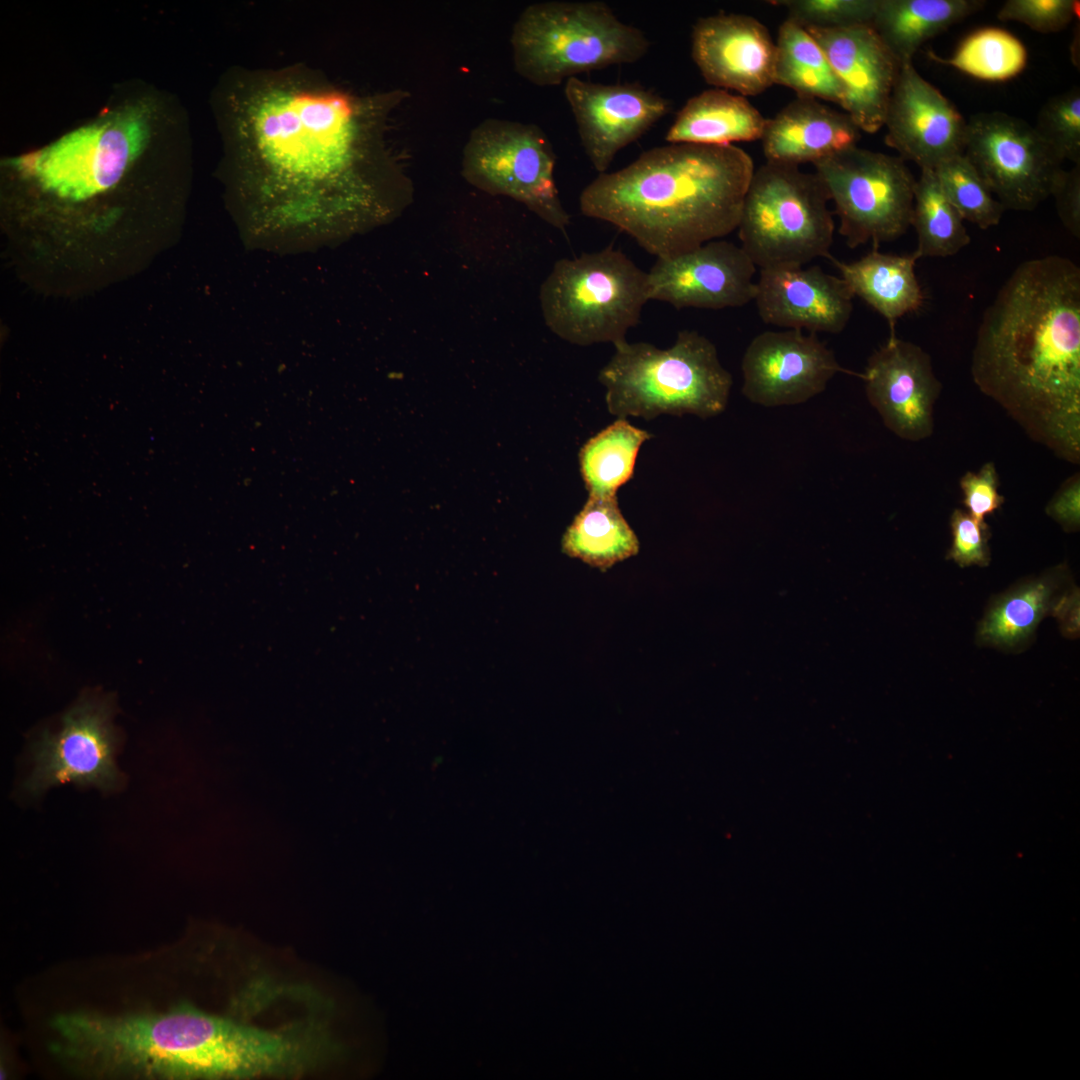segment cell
<instances>
[{
	"label": "cell",
	"instance_id": "6da1fadb",
	"mask_svg": "<svg viewBox=\"0 0 1080 1080\" xmlns=\"http://www.w3.org/2000/svg\"><path fill=\"white\" fill-rule=\"evenodd\" d=\"M409 93L361 94L301 68L228 76L218 96L225 157L287 194L327 190L346 227L392 220L412 201L399 116Z\"/></svg>",
	"mask_w": 1080,
	"mask_h": 1080
},
{
	"label": "cell",
	"instance_id": "7a4b0ae2",
	"mask_svg": "<svg viewBox=\"0 0 1080 1080\" xmlns=\"http://www.w3.org/2000/svg\"><path fill=\"white\" fill-rule=\"evenodd\" d=\"M971 375L1034 441L1080 462V268L1048 255L1012 272L982 317Z\"/></svg>",
	"mask_w": 1080,
	"mask_h": 1080
},
{
	"label": "cell",
	"instance_id": "3957f363",
	"mask_svg": "<svg viewBox=\"0 0 1080 1080\" xmlns=\"http://www.w3.org/2000/svg\"><path fill=\"white\" fill-rule=\"evenodd\" d=\"M754 171L749 154L735 145L659 146L599 174L582 190L579 206L667 258L736 230Z\"/></svg>",
	"mask_w": 1080,
	"mask_h": 1080
},
{
	"label": "cell",
	"instance_id": "277c9868",
	"mask_svg": "<svg viewBox=\"0 0 1080 1080\" xmlns=\"http://www.w3.org/2000/svg\"><path fill=\"white\" fill-rule=\"evenodd\" d=\"M600 370L609 413L653 419L661 414L708 418L728 403L732 376L722 366L715 345L694 330H682L672 346L661 349L627 340Z\"/></svg>",
	"mask_w": 1080,
	"mask_h": 1080
},
{
	"label": "cell",
	"instance_id": "5b68a950",
	"mask_svg": "<svg viewBox=\"0 0 1080 1080\" xmlns=\"http://www.w3.org/2000/svg\"><path fill=\"white\" fill-rule=\"evenodd\" d=\"M511 46L516 72L537 86L642 59L650 41L602 1H546L516 20Z\"/></svg>",
	"mask_w": 1080,
	"mask_h": 1080
},
{
	"label": "cell",
	"instance_id": "8992f818",
	"mask_svg": "<svg viewBox=\"0 0 1080 1080\" xmlns=\"http://www.w3.org/2000/svg\"><path fill=\"white\" fill-rule=\"evenodd\" d=\"M648 301L647 273L613 247L557 261L540 289L547 327L579 346L625 341Z\"/></svg>",
	"mask_w": 1080,
	"mask_h": 1080
},
{
	"label": "cell",
	"instance_id": "52a82bcc",
	"mask_svg": "<svg viewBox=\"0 0 1080 1080\" xmlns=\"http://www.w3.org/2000/svg\"><path fill=\"white\" fill-rule=\"evenodd\" d=\"M829 202L815 173L767 162L754 171L744 198L740 246L760 269L829 257L835 230Z\"/></svg>",
	"mask_w": 1080,
	"mask_h": 1080
},
{
	"label": "cell",
	"instance_id": "ba28073f",
	"mask_svg": "<svg viewBox=\"0 0 1080 1080\" xmlns=\"http://www.w3.org/2000/svg\"><path fill=\"white\" fill-rule=\"evenodd\" d=\"M813 165L850 248H876L911 227L916 179L899 156L855 146Z\"/></svg>",
	"mask_w": 1080,
	"mask_h": 1080
},
{
	"label": "cell",
	"instance_id": "9c48e42d",
	"mask_svg": "<svg viewBox=\"0 0 1080 1080\" xmlns=\"http://www.w3.org/2000/svg\"><path fill=\"white\" fill-rule=\"evenodd\" d=\"M556 155L536 124L489 118L470 133L462 175L473 186L508 196L561 231L570 223L554 180Z\"/></svg>",
	"mask_w": 1080,
	"mask_h": 1080
},
{
	"label": "cell",
	"instance_id": "30bf717a",
	"mask_svg": "<svg viewBox=\"0 0 1080 1080\" xmlns=\"http://www.w3.org/2000/svg\"><path fill=\"white\" fill-rule=\"evenodd\" d=\"M963 153L1006 210L1037 208L1062 168L1032 125L1001 111L970 116Z\"/></svg>",
	"mask_w": 1080,
	"mask_h": 1080
},
{
	"label": "cell",
	"instance_id": "8fae6325",
	"mask_svg": "<svg viewBox=\"0 0 1080 1080\" xmlns=\"http://www.w3.org/2000/svg\"><path fill=\"white\" fill-rule=\"evenodd\" d=\"M107 698L82 696L63 716L59 732L40 731L31 743L34 768L25 790L39 795L51 786L73 782L101 790L119 780L114 762L117 732Z\"/></svg>",
	"mask_w": 1080,
	"mask_h": 1080
},
{
	"label": "cell",
	"instance_id": "7c38bea8",
	"mask_svg": "<svg viewBox=\"0 0 1080 1080\" xmlns=\"http://www.w3.org/2000/svg\"><path fill=\"white\" fill-rule=\"evenodd\" d=\"M756 266L743 248L712 240L667 258L647 272L648 298L676 309L719 310L753 301Z\"/></svg>",
	"mask_w": 1080,
	"mask_h": 1080
},
{
	"label": "cell",
	"instance_id": "4fadbf2b",
	"mask_svg": "<svg viewBox=\"0 0 1080 1080\" xmlns=\"http://www.w3.org/2000/svg\"><path fill=\"white\" fill-rule=\"evenodd\" d=\"M565 97L591 165L605 173L617 153L649 131L672 108L669 99L638 83L565 82Z\"/></svg>",
	"mask_w": 1080,
	"mask_h": 1080
},
{
	"label": "cell",
	"instance_id": "5bb4252c",
	"mask_svg": "<svg viewBox=\"0 0 1080 1080\" xmlns=\"http://www.w3.org/2000/svg\"><path fill=\"white\" fill-rule=\"evenodd\" d=\"M742 393L765 407L803 403L826 389L842 367L815 334L766 331L747 346L741 363Z\"/></svg>",
	"mask_w": 1080,
	"mask_h": 1080
},
{
	"label": "cell",
	"instance_id": "9a60e30c",
	"mask_svg": "<svg viewBox=\"0 0 1080 1080\" xmlns=\"http://www.w3.org/2000/svg\"><path fill=\"white\" fill-rule=\"evenodd\" d=\"M884 126L886 145L921 169L964 152L967 120L913 63L900 67Z\"/></svg>",
	"mask_w": 1080,
	"mask_h": 1080
},
{
	"label": "cell",
	"instance_id": "2e32d148",
	"mask_svg": "<svg viewBox=\"0 0 1080 1080\" xmlns=\"http://www.w3.org/2000/svg\"><path fill=\"white\" fill-rule=\"evenodd\" d=\"M862 378L870 404L889 430L909 441L932 434L942 386L921 347L891 334L869 357Z\"/></svg>",
	"mask_w": 1080,
	"mask_h": 1080
},
{
	"label": "cell",
	"instance_id": "e0dca14e",
	"mask_svg": "<svg viewBox=\"0 0 1080 1080\" xmlns=\"http://www.w3.org/2000/svg\"><path fill=\"white\" fill-rule=\"evenodd\" d=\"M691 55L704 80L716 88L746 97L774 85L776 43L751 16L720 13L698 19Z\"/></svg>",
	"mask_w": 1080,
	"mask_h": 1080
},
{
	"label": "cell",
	"instance_id": "ac0fdd59",
	"mask_svg": "<svg viewBox=\"0 0 1080 1080\" xmlns=\"http://www.w3.org/2000/svg\"><path fill=\"white\" fill-rule=\"evenodd\" d=\"M806 29L838 78L840 106L862 132H878L884 126L900 63L871 25Z\"/></svg>",
	"mask_w": 1080,
	"mask_h": 1080
},
{
	"label": "cell",
	"instance_id": "d6986e66",
	"mask_svg": "<svg viewBox=\"0 0 1080 1080\" xmlns=\"http://www.w3.org/2000/svg\"><path fill=\"white\" fill-rule=\"evenodd\" d=\"M853 298L841 277L818 266H791L760 269L753 301L766 324L838 334L851 318Z\"/></svg>",
	"mask_w": 1080,
	"mask_h": 1080
},
{
	"label": "cell",
	"instance_id": "ffe728a7",
	"mask_svg": "<svg viewBox=\"0 0 1080 1080\" xmlns=\"http://www.w3.org/2000/svg\"><path fill=\"white\" fill-rule=\"evenodd\" d=\"M861 132L846 113L797 96L767 119L760 140L767 162L799 167L857 146Z\"/></svg>",
	"mask_w": 1080,
	"mask_h": 1080
},
{
	"label": "cell",
	"instance_id": "44dd1931",
	"mask_svg": "<svg viewBox=\"0 0 1080 1080\" xmlns=\"http://www.w3.org/2000/svg\"><path fill=\"white\" fill-rule=\"evenodd\" d=\"M767 119L742 95L714 88L687 100L665 139L670 144L726 146L760 140Z\"/></svg>",
	"mask_w": 1080,
	"mask_h": 1080
},
{
	"label": "cell",
	"instance_id": "7402d4cb",
	"mask_svg": "<svg viewBox=\"0 0 1080 1080\" xmlns=\"http://www.w3.org/2000/svg\"><path fill=\"white\" fill-rule=\"evenodd\" d=\"M853 296H858L885 318L894 334L898 319L915 312L924 294L915 274V253L894 255L876 248L854 262L828 257Z\"/></svg>",
	"mask_w": 1080,
	"mask_h": 1080
},
{
	"label": "cell",
	"instance_id": "603a6c76",
	"mask_svg": "<svg viewBox=\"0 0 1080 1080\" xmlns=\"http://www.w3.org/2000/svg\"><path fill=\"white\" fill-rule=\"evenodd\" d=\"M981 0H878L871 23L900 65L929 39L983 8Z\"/></svg>",
	"mask_w": 1080,
	"mask_h": 1080
},
{
	"label": "cell",
	"instance_id": "cb8c5ba5",
	"mask_svg": "<svg viewBox=\"0 0 1080 1080\" xmlns=\"http://www.w3.org/2000/svg\"><path fill=\"white\" fill-rule=\"evenodd\" d=\"M562 551L572 558L607 570L639 552V540L621 513L617 496L589 494L567 528Z\"/></svg>",
	"mask_w": 1080,
	"mask_h": 1080
},
{
	"label": "cell",
	"instance_id": "d4e9b609",
	"mask_svg": "<svg viewBox=\"0 0 1080 1080\" xmlns=\"http://www.w3.org/2000/svg\"><path fill=\"white\" fill-rule=\"evenodd\" d=\"M774 84L800 97L838 105L842 101L841 85L824 51L805 27L788 18L778 30Z\"/></svg>",
	"mask_w": 1080,
	"mask_h": 1080
},
{
	"label": "cell",
	"instance_id": "484cf974",
	"mask_svg": "<svg viewBox=\"0 0 1080 1080\" xmlns=\"http://www.w3.org/2000/svg\"><path fill=\"white\" fill-rule=\"evenodd\" d=\"M1060 576L1052 572L998 598L980 623V642L1014 647L1027 640L1041 619L1053 611Z\"/></svg>",
	"mask_w": 1080,
	"mask_h": 1080
},
{
	"label": "cell",
	"instance_id": "4316f807",
	"mask_svg": "<svg viewBox=\"0 0 1080 1080\" xmlns=\"http://www.w3.org/2000/svg\"><path fill=\"white\" fill-rule=\"evenodd\" d=\"M651 437L619 418L590 438L579 453L580 471L589 494L617 496L618 489L633 476L640 447Z\"/></svg>",
	"mask_w": 1080,
	"mask_h": 1080
},
{
	"label": "cell",
	"instance_id": "83f0119b",
	"mask_svg": "<svg viewBox=\"0 0 1080 1080\" xmlns=\"http://www.w3.org/2000/svg\"><path fill=\"white\" fill-rule=\"evenodd\" d=\"M963 218L941 189L933 169H921L914 189L911 226L917 236L914 251L923 257H949L970 241Z\"/></svg>",
	"mask_w": 1080,
	"mask_h": 1080
},
{
	"label": "cell",
	"instance_id": "f1b7e54d",
	"mask_svg": "<svg viewBox=\"0 0 1080 1080\" xmlns=\"http://www.w3.org/2000/svg\"><path fill=\"white\" fill-rule=\"evenodd\" d=\"M928 55L933 61L985 81L1012 79L1024 70L1028 60L1023 43L1010 32L997 27H984L972 32L948 58L932 52Z\"/></svg>",
	"mask_w": 1080,
	"mask_h": 1080
},
{
	"label": "cell",
	"instance_id": "f546056e",
	"mask_svg": "<svg viewBox=\"0 0 1080 1080\" xmlns=\"http://www.w3.org/2000/svg\"><path fill=\"white\" fill-rule=\"evenodd\" d=\"M933 171L944 194L963 220L984 230L1000 223L1006 209L964 153L942 161Z\"/></svg>",
	"mask_w": 1080,
	"mask_h": 1080
},
{
	"label": "cell",
	"instance_id": "4dcf8cb0",
	"mask_svg": "<svg viewBox=\"0 0 1080 1080\" xmlns=\"http://www.w3.org/2000/svg\"><path fill=\"white\" fill-rule=\"evenodd\" d=\"M1033 127L1061 162L1080 164V89L1073 87L1050 98Z\"/></svg>",
	"mask_w": 1080,
	"mask_h": 1080
},
{
	"label": "cell",
	"instance_id": "1f68e13d",
	"mask_svg": "<svg viewBox=\"0 0 1080 1080\" xmlns=\"http://www.w3.org/2000/svg\"><path fill=\"white\" fill-rule=\"evenodd\" d=\"M878 0H777L770 4L783 7L788 19L801 26L841 28L871 25Z\"/></svg>",
	"mask_w": 1080,
	"mask_h": 1080
},
{
	"label": "cell",
	"instance_id": "d6a6232c",
	"mask_svg": "<svg viewBox=\"0 0 1080 1080\" xmlns=\"http://www.w3.org/2000/svg\"><path fill=\"white\" fill-rule=\"evenodd\" d=\"M1078 0H1007L997 12L1000 21L1022 23L1039 33H1055L1079 18Z\"/></svg>",
	"mask_w": 1080,
	"mask_h": 1080
},
{
	"label": "cell",
	"instance_id": "836d02e7",
	"mask_svg": "<svg viewBox=\"0 0 1080 1080\" xmlns=\"http://www.w3.org/2000/svg\"><path fill=\"white\" fill-rule=\"evenodd\" d=\"M952 545L946 558L961 567L990 563L989 526L974 519L968 512L954 510L950 519Z\"/></svg>",
	"mask_w": 1080,
	"mask_h": 1080
},
{
	"label": "cell",
	"instance_id": "e575fe53",
	"mask_svg": "<svg viewBox=\"0 0 1080 1080\" xmlns=\"http://www.w3.org/2000/svg\"><path fill=\"white\" fill-rule=\"evenodd\" d=\"M999 477L993 462L985 463L978 472H967L960 480L963 504L977 521L999 509L1005 498L998 492Z\"/></svg>",
	"mask_w": 1080,
	"mask_h": 1080
},
{
	"label": "cell",
	"instance_id": "d590c367",
	"mask_svg": "<svg viewBox=\"0 0 1080 1080\" xmlns=\"http://www.w3.org/2000/svg\"><path fill=\"white\" fill-rule=\"evenodd\" d=\"M1057 214L1065 229L1080 238V164L1070 170L1061 168L1054 180L1051 194Z\"/></svg>",
	"mask_w": 1080,
	"mask_h": 1080
},
{
	"label": "cell",
	"instance_id": "8d00e7d4",
	"mask_svg": "<svg viewBox=\"0 0 1080 1080\" xmlns=\"http://www.w3.org/2000/svg\"><path fill=\"white\" fill-rule=\"evenodd\" d=\"M1046 513L1066 531H1076L1080 524V476L1066 479L1048 502Z\"/></svg>",
	"mask_w": 1080,
	"mask_h": 1080
},
{
	"label": "cell",
	"instance_id": "74e56055",
	"mask_svg": "<svg viewBox=\"0 0 1080 1080\" xmlns=\"http://www.w3.org/2000/svg\"><path fill=\"white\" fill-rule=\"evenodd\" d=\"M1078 604V593L1073 592L1059 599L1053 609V613L1059 617L1064 631L1068 634H1075L1078 631Z\"/></svg>",
	"mask_w": 1080,
	"mask_h": 1080
},
{
	"label": "cell",
	"instance_id": "f35d334b",
	"mask_svg": "<svg viewBox=\"0 0 1080 1080\" xmlns=\"http://www.w3.org/2000/svg\"><path fill=\"white\" fill-rule=\"evenodd\" d=\"M1074 32L1075 33H1074V37H1073L1072 45H1071V49H1070L1071 50V59H1072L1073 64L1075 66H1077V68H1079V59L1076 56V46L1079 47V22L1077 24V29H1075Z\"/></svg>",
	"mask_w": 1080,
	"mask_h": 1080
}]
</instances>
